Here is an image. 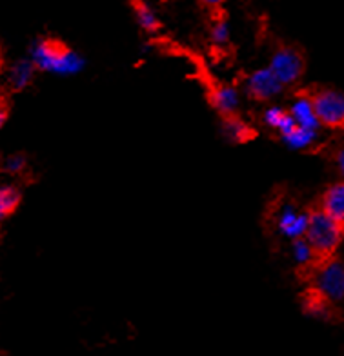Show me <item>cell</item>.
<instances>
[{"label":"cell","instance_id":"obj_3","mask_svg":"<svg viewBox=\"0 0 344 356\" xmlns=\"http://www.w3.org/2000/svg\"><path fill=\"white\" fill-rule=\"evenodd\" d=\"M310 100L315 117L322 127L343 131L344 129V93L337 89L322 88L310 91Z\"/></svg>","mask_w":344,"mask_h":356},{"label":"cell","instance_id":"obj_14","mask_svg":"<svg viewBox=\"0 0 344 356\" xmlns=\"http://www.w3.org/2000/svg\"><path fill=\"white\" fill-rule=\"evenodd\" d=\"M304 311H306L310 316H315V318H330L331 316V307L334 304L328 302L321 293H317L313 287L308 291L306 295H304Z\"/></svg>","mask_w":344,"mask_h":356},{"label":"cell","instance_id":"obj_19","mask_svg":"<svg viewBox=\"0 0 344 356\" xmlns=\"http://www.w3.org/2000/svg\"><path fill=\"white\" fill-rule=\"evenodd\" d=\"M210 37H212V42L215 46H224V44L230 42V24H228V20H215L212 26V31H210Z\"/></svg>","mask_w":344,"mask_h":356},{"label":"cell","instance_id":"obj_16","mask_svg":"<svg viewBox=\"0 0 344 356\" xmlns=\"http://www.w3.org/2000/svg\"><path fill=\"white\" fill-rule=\"evenodd\" d=\"M281 138H283V142L290 147V149L302 151V149H308V147L315 142L317 131L304 129V127H299L297 124H295V127L290 129V131H288L286 135L281 136Z\"/></svg>","mask_w":344,"mask_h":356},{"label":"cell","instance_id":"obj_6","mask_svg":"<svg viewBox=\"0 0 344 356\" xmlns=\"http://www.w3.org/2000/svg\"><path fill=\"white\" fill-rule=\"evenodd\" d=\"M244 89L250 99L257 100V102H269L277 95H281L284 88L268 67H259L246 76Z\"/></svg>","mask_w":344,"mask_h":356},{"label":"cell","instance_id":"obj_12","mask_svg":"<svg viewBox=\"0 0 344 356\" xmlns=\"http://www.w3.org/2000/svg\"><path fill=\"white\" fill-rule=\"evenodd\" d=\"M263 122L266 124L269 129L277 131L281 136L286 135L290 129L295 127V122H293V118L290 117L288 109L281 108V106H269V108L264 109Z\"/></svg>","mask_w":344,"mask_h":356},{"label":"cell","instance_id":"obj_13","mask_svg":"<svg viewBox=\"0 0 344 356\" xmlns=\"http://www.w3.org/2000/svg\"><path fill=\"white\" fill-rule=\"evenodd\" d=\"M222 133H224L228 140L235 142V144L248 142L253 136V129H251L250 124L244 122L237 115H233V117H224V120H222Z\"/></svg>","mask_w":344,"mask_h":356},{"label":"cell","instance_id":"obj_10","mask_svg":"<svg viewBox=\"0 0 344 356\" xmlns=\"http://www.w3.org/2000/svg\"><path fill=\"white\" fill-rule=\"evenodd\" d=\"M290 117L293 118V122L297 124L299 127H304V129H311V131H317L321 124L317 120L315 111H313V106H311L310 95L308 93H299L295 99L290 104Z\"/></svg>","mask_w":344,"mask_h":356},{"label":"cell","instance_id":"obj_9","mask_svg":"<svg viewBox=\"0 0 344 356\" xmlns=\"http://www.w3.org/2000/svg\"><path fill=\"white\" fill-rule=\"evenodd\" d=\"M210 102L222 117H233L241 106V93L230 84H217L210 91Z\"/></svg>","mask_w":344,"mask_h":356},{"label":"cell","instance_id":"obj_18","mask_svg":"<svg viewBox=\"0 0 344 356\" xmlns=\"http://www.w3.org/2000/svg\"><path fill=\"white\" fill-rule=\"evenodd\" d=\"M20 204V191L11 184L0 186V222H4L10 215L17 211Z\"/></svg>","mask_w":344,"mask_h":356},{"label":"cell","instance_id":"obj_7","mask_svg":"<svg viewBox=\"0 0 344 356\" xmlns=\"http://www.w3.org/2000/svg\"><path fill=\"white\" fill-rule=\"evenodd\" d=\"M275 225H277L279 233L292 240V242L304 238L308 229V213L297 211L292 204H284L277 209Z\"/></svg>","mask_w":344,"mask_h":356},{"label":"cell","instance_id":"obj_1","mask_svg":"<svg viewBox=\"0 0 344 356\" xmlns=\"http://www.w3.org/2000/svg\"><path fill=\"white\" fill-rule=\"evenodd\" d=\"M29 60L33 62L37 71L52 73L58 76H71L81 73L86 66L84 56L66 44L53 40V38H40L31 46Z\"/></svg>","mask_w":344,"mask_h":356},{"label":"cell","instance_id":"obj_20","mask_svg":"<svg viewBox=\"0 0 344 356\" xmlns=\"http://www.w3.org/2000/svg\"><path fill=\"white\" fill-rule=\"evenodd\" d=\"M26 165H28V162L22 155H11L4 162V169L11 175H20L26 169Z\"/></svg>","mask_w":344,"mask_h":356},{"label":"cell","instance_id":"obj_5","mask_svg":"<svg viewBox=\"0 0 344 356\" xmlns=\"http://www.w3.org/2000/svg\"><path fill=\"white\" fill-rule=\"evenodd\" d=\"M313 289L321 293L331 304L344 302V260L334 257L326 262H321L313 269L311 275Z\"/></svg>","mask_w":344,"mask_h":356},{"label":"cell","instance_id":"obj_8","mask_svg":"<svg viewBox=\"0 0 344 356\" xmlns=\"http://www.w3.org/2000/svg\"><path fill=\"white\" fill-rule=\"evenodd\" d=\"M319 209L344 231V180L330 184L322 193Z\"/></svg>","mask_w":344,"mask_h":356},{"label":"cell","instance_id":"obj_4","mask_svg":"<svg viewBox=\"0 0 344 356\" xmlns=\"http://www.w3.org/2000/svg\"><path fill=\"white\" fill-rule=\"evenodd\" d=\"M268 70L283 88L295 86L306 71V56L295 46H279L269 58Z\"/></svg>","mask_w":344,"mask_h":356},{"label":"cell","instance_id":"obj_21","mask_svg":"<svg viewBox=\"0 0 344 356\" xmlns=\"http://www.w3.org/2000/svg\"><path fill=\"white\" fill-rule=\"evenodd\" d=\"M334 164H335V169H337V171L344 177V142L337 147V149H335Z\"/></svg>","mask_w":344,"mask_h":356},{"label":"cell","instance_id":"obj_11","mask_svg":"<svg viewBox=\"0 0 344 356\" xmlns=\"http://www.w3.org/2000/svg\"><path fill=\"white\" fill-rule=\"evenodd\" d=\"M35 71L37 70H35L33 62L29 60V58L17 60L10 67V71H8V84H10L13 91H22V89H26L33 82Z\"/></svg>","mask_w":344,"mask_h":356},{"label":"cell","instance_id":"obj_15","mask_svg":"<svg viewBox=\"0 0 344 356\" xmlns=\"http://www.w3.org/2000/svg\"><path fill=\"white\" fill-rule=\"evenodd\" d=\"M133 15H135V20L141 26L142 31L146 33H157L161 29V20H159V15L157 11L151 8L150 4H144V2H135L133 4Z\"/></svg>","mask_w":344,"mask_h":356},{"label":"cell","instance_id":"obj_22","mask_svg":"<svg viewBox=\"0 0 344 356\" xmlns=\"http://www.w3.org/2000/svg\"><path fill=\"white\" fill-rule=\"evenodd\" d=\"M6 120H8V106L2 99H0V129L4 127Z\"/></svg>","mask_w":344,"mask_h":356},{"label":"cell","instance_id":"obj_17","mask_svg":"<svg viewBox=\"0 0 344 356\" xmlns=\"http://www.w3.org/2000/svg\"><path fill=\"white\" fill-rule=\"evenodd\" d=\"M292 257H293V262L297 264L299 267H302V269H311V271H313V269L319 266V260H317L313 249L310 248V244H308L304 238L293 240Z\"/></svg>","mask_w":344,"mask_h":356},{"label":"cell","instance_id":"obj_2","mask_svg":"<svg viewBox=\"0 0 344 356\" xmlns=\"http://www.w3.org/2000/svg\"><path fill=\"white\" fill-rule=\"evenodd\" d=\"M304 240L313 249L317 260L321 264L335 257L337 249L344 242V231L317 207L308 211V229Z\"/></svg>","mask_w":344,"mask_h":356}]
</instances>
